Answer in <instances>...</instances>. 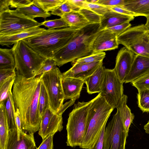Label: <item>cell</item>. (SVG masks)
<instances>
[{
  "instance_id": "obj_52",
  "label": "cell",
  "mask_w": 149,
  "mask_h": 149,
  "mask_svg": "<svg viewBox=\"0 0 149 149\" xmlns=\"http://www.w3.org/2000/svg\"><path fill=\"white\" fill-rule=\"evenodd\" d=\"M146 33H147V34L148 35L149 37V30L146 31Z\"/></svg>"
},
{
  "instance_id": "obj_37",
  "label": "cell",
  "mask_w": 149,
  "mask_h": 149,
  "mask_svg": "<svg viewBox=\"0 0 149 149\" xmlns=\"http://www.w3.org/2000/svg\"><path fill=\"white\" fill-rule=\"evenodd\" d=\"M78 11L85 17L91 24L100 23L102 16L85 8H81Z\"/></svg>"
},
{
  "instance_id": "obj_43",
  "label": "cell",
  "mask_w": 149,
  "mask_h": 149,
  "mask_svg": "<svg viewBox=\"0 0 149 149\" xmlns=\"http://www.w3.org/2000/svg\"><path fill=\"white\" fill-rule=\"evenodd\" d=\"M125 0H98L96 3L103 6L108 7L123 6Z\"/></svg>"
},
{
  "instance_id": "obj_14",
  "label": "cell",
  "mask_w": 149,
  "mask_h": 149,
  "mask_svg": "<svg viewBox=\"0 0 149 149\" xmlns=\"http://www.w3.org/2000/svg\"><path fill=\"white\" fill-rule=\"evenodd\" d=\"M135 55L125 47L121 48L118 53L113 69L123 84L130 70Z\"/></svg>"
},
{
  "instance_id": "obj_11",
  "label": "cell",
  "mask_w": 149,
  "mask_h": 149,
  "mask_svg": "<svg viewBox=\"0 0 149 149\" xmlns=\"http://www.w3.org/2000/svg\"><path fill=\"white\" fill-rule=\"evenodd\" d=\"M102 96L112 107L116 108L123 95V84L113 69H106L100 92Z\"/></svg>"
},
{
  "instance_id": "obj_2",
  "label": "cell",
  "mask_w": 149,
  "mask_h": 149,
  "mask_svg": "<svg viewBox=\"0 0 149 149\" xmlns=\"http://www.w3.org/2000/svg\"><path fill=\"white\" fill-rule=\"evenodd\" d=\"M100 23L90 24L79 29L70 41L59 50L52 59L59 67L77 59L93 54L92 46L96 38L102 31Z\"/></svg>"
},
{
  "instance_id": "obj_27",
  "label": "cell",
  "mask_w": 149,
  "mask_h": 149,
  "mask_svg": "<svg viewBox=\"0 0 149 149\" xmlns=\"http://www.w3.org/2000/svg\"><path fill=\"white\" fill-rule=\"evenodd\" d=\"M16 10L32 19H34V18L37 17H40L45 20L46 18L51 15V13L45 11L33 3L28 6L17 8Z\"/></svg>"
},
{
  "instance_id": "obj_6",
  "label": "cell",
  "mask_w": 149,
  "mask_h": 149,
  "mask_svg": "<svg viewBox=\"0 0 149 149\" xmlns=\"http://www.w3.org/2000/svg\"><path fill=\"white\" fill-rule=\"evenodd\" d=\"M11 49L15 60L16 74L26 78L35 77L47 59L23 40L15 43Z\"/></svg>"
},
{
  "instance_id": "obj_16",
  "label": "cell",
  "mask_w": 149,
  "mask_h": 149,
  "mask_svg": "<svg viewBox=\"0 0 149 149\" xmlns=\"http://www.w3.org/2000/svg\"><path fill=\"white\" fill-rule=\"evenodd\" d=\"M103 63V61L89 63L78 64L62 73L63 77L79 79L83 81L93 74Z\"/></svg>"
},
{
  "instance_id": "obj_38",
  "label": "cell",
  "mask_w": 149,
  "mask_h": 149,
  "mask_svg": "<svg viewBox=\"0 0 149 149\" xmlns=\"http://www.w3.org/2000/svg\"><path fill=\"white\" fill-rule=\"evenodd\" d=\"M83 8L90 10L101 16L104 15L109 11H112L107 7L97 3H92L87 2L85 6Z\"/></svg>"
},
{
  "instance_id": "obj_8",
  "label": "cell",
  "mask_w": 149,
  "mask_h": 149,
  "mask_svg": "<svg viewBox=\"0 0 149 149\" xmlns=\"http://www.w3.org/2000/svg\"><path fill=\"white\" fill-rule=\"evenodd\" d=\"M41 23L30 19L15 10L9 9L0 13V36L17 34L40 27Z\"/></svg>"
},
{
  "instance_id": "obj_48",
  "label": "cell",
  "mask_w": 149,
  "mask_h": 149,
  "mask_svg": "<svg viewBox=\"0 0 149 149\" xmlns=\"http://www.w3.org/2000/svg\"><path fill=\"white\" fill-rule=\"evenodd\" d=\"M9 0H0V13L9 9Z\"/></svg>"
},
{
  "instance_id": "obj_50",
  "label": "cell",
  "mask_w": 149,
  "mask_h": 149,
  "mask_svg": "<svg viewBox=\"0 0 149 149\" xmlns=\"http://www.w3.org/2000/svg\"><path fill=\"white\" fill-rule=\"evenodd\" d=\"M147 19L146 22L144 24L145 28L147 31L149 30V16L146 17Z\"/></svg>"
},
{
  "instance_id": "obj_13",
  "label": "cell",
  "mask_w": 149,
  "mask_h": 149,
  "mask_svg": "<svg viewBox=\"0 0 149 149\" xmlns=\"http://www.w3.org/2000/svg\"><path fill=\"white\" fill-rule=\"evenodd\" d=\"M34 133L22 130L18 138L17 129L9 130L5 149H36Z\"/></svg>"
},
{
  "instance_id": "obj_28",
  "label": "cell",
  "mask_w": 149,
  "mask_h": 149,
  "mask_svg": "<svg viewBox=\"0 0 149 149\" xmlns=\"http://www.w3.org/2000/svg\"><path fill=\"white\" fill-rule=\"evenodd\" d=\"M15 63L12 49H0V70H15Z\"/></svg>"
},
{
  "instance_id": "obj_4",
  "label": "cell",
  "mask_w": 149,
  "mask_h": 149,
  "mask_svg": "<svg viewBox=\"0 0 149 149\" xmlns=\"http://www.w3.org/2000/svg\"><path fill=\"white\" fill-rule=\"evenodd\" d=\"M88 115L89 125L81 148L90 149L98 141L104 127L114 109L100 93L93 99Z\"/></svg>"
},
{
  "instance_id": "obj_44",
  "label": "cell",
  "mask_w": 149,
  "mask_h": 149,
  "mask_svg": "<svg viewBox=\"0 0 149 149\" xmlns=\"http://www.w3.org/2000/svg\"><path fill=\"white\" fill-rule=\"evenodd\" d=\"M54 134H52L43 140L40 146L36 149H53V139Z\"/></svg>"
},
{
  "instance_id": "obj_49",
  "label": "cell",
  "mask_w": 149,
  "mask_h": 149,
  "mask_svg": "<svg viewBox=\"0 0 149 149\" xmlns=\"http://www.w3.org/2000/svg\"><path fill=\"white\" fill-rule=\"evenodd\" d=\"M68 0L70 2L81 8H84L87 3L86 0Z\"/></svg>"
},
{
  "instance_id": "obj_34",
  "label": "cell",
  "mask_w": 149,
  "mask_h": 149,
  "mask_svg": "<svg viewBox=\"0 0 149 149\" xmlns=\"http://www.w3.org/2000/svg\"><path fill=\"white\" fill-rule=\"evenodd\" d=\"M16 75L0 85V103L4 102L7 98L8 92L12 90Z\"/></svg>"
},
{
  "instance_id": "obj_47",
  "label": "cell",
  "mask_w": 149,
  "mask_h": 149,
  "mask_svg": "<svg viewBox=\"0 0 149 149\" xmlns=\"http://www.w3.org/2000/svg\"><path fill=\"white\" fill-rule=\"evenodd\" d=\"M15 120L17 130L18 136H19L20 133L22 130V123L19 112L18 109L15 110Z\"/></svg>"
},
{
  "instance_id": "obj_45",
  "label": "cell",
  "mask_w": 149,
  "mask_h": 149,
  "mask_svg": "<svg viewBox=\"0 0 149 149\" xmlns=\"http://www.w3.org/2000/svg\"><path fill=\"white\" fill-rule=\"evenodd\" d=\"M108 7L112 11L116 13L132 17H136V15L130 11L121 6H112Z\"/></svg>"
},
{
  "instance_id": "obj_24",
  "label": "cell",
  "mask_w": 149,
  "mask_h": 149,
  "mask_svg": "<svg viewBox=\"0 0 149 149\" xmlns=\"http://www.w3.org/2000/svg\"><path fill=\"white\" fill-rule=\"evenodd\" d=\"M127 95H124L116 109L119 111L126 130L128 133L129 127L132 123L134 116L127 105Z\"/></svg>"
},
{
  "instance_id": "obj_51",
  "label": "cell",
  "mask_w": 149,
  "mask_h": 149,
  "mask_svg": "<svg viewBox=\"0 0 149 149\" xmlns=\"http://www.w3.org/2000/svg\"><path fill=\"white\" fill-rule=\"evenodd\" d=\"M86 2L92 3H96L98 0H86Z\"/></svg>"
},
{
  "instance_id": "obj_20",
  "label": "cell",
  "mask_w": 149,
  "mask_h": 149,
  "mask_svg": "<svg viewBox=\"0 0 149 149\" xmlns=\"http://www.w3.org/2000/svg\"><path fill=\"white\" fill-rule=\"evenodd\" d=\"M106 69L102 63L93 74L84 80V83L86 85L87 92L88 94L100 92Z\"/></svg>"
},
{
  "instance_id": "obj_9",
  "label": "cell",
  "mask_w": 149,
  "mask_h": 149,
  "mask_svg": "<svg viewBox=\"0 0 149 149\" xmlns=\"http://www.w3.org/2000/svg\"><path fill=\"white\" fill-rule=\"evenodd\" d=\"M40 76L41 82L48 95L50 109L54 113H56L63 106L64 100L61 82L62 73L57 67Z\"/></svg>"
},
{
  "instance_id": "obj_7",
  "label": "cell",
  "mask_w": 149,
  "mask_h": 149,
  "mask_svg": "<svg viewBox=\"0 0 149 149\" xmlns=\"http://www.w3.org/2000/svg\"><path fill=\"white\" fill-rule=\"evenodd\" d=\"M144 24L130 27L117 36L121 44L134 53L149 58V37Z\"/></svg>"
},
{
  "instance_id": "obj_3",
  "label": "cell",
  "mask_w": 149,
  "mask_h": 149,
  "mask_svg": "<svg viewBox=\"0 0 149 149\" xmlns=\"http://www.w3.org/2000/svg\"><path fill=\"white\" fill-rule=\"evenodd\" d=\"M78 30L70 27L45 29L38 34L22 40L42 57L52 59L56 53L73 38Z\"/></svg>"
},
{
  "instance_id": "obj_25",
  "label": "cell",
  "mask_w": 149,
  "mask_h": 149,
  "mask_svg": "<svg viewBox=\"0 0 149 149\" xmlns=\"http://www.w3.org/2000/svg\"><path fill=\"white\" fill-rule=\"evenodd\" d=\"M9 130L17 129L15 120V110L13 101L12 90L8 92L7 98L4 102Z\"/></svg>"
},
{
  "instance_id": "obj_32",
  "label": "cell",
  "mask_w": 149,
  "mask_h": 149,
  "mask_svg": "<svg viewBox=\"0 0 149 149\" xmlns=\"http://www.w3.org/2000/svg\"><path fill=\"white\" fill-rule=\"evenodd\" d=\"M105 52L93 54L89 56L77 59L71 62L72 66L78 64L89 63L103 61L105 57Z\"/></svg>"
},
{
  "instance_id": "obj_18",
  "label": "cell",
  "mask_w": 149,
  "mask_h": 149,
  "mask_svg": "<svg viewBox=\"0 0 149 149\" xmlns=\"http://www.w3.org/2000/svg\"><path fill=\"white\" fill-rule=\"evenodd\" d=\"M149 71V58L135 55L124 83H131Z\"/></svg>"
},
{
  "instance_id": "obj_10",
  "label": "cell",
  "mask_w": 149,
  "mask_h": 149,
  "mask_svg": "<svg viewBox=\"0 0 149 149\" xmlns=\"http://www.w3.org/2000/svg\"><path fill=\"white\" fill-rule=\"evenodd\" d=\"M105 130L103 149H125L128 136L119 110Z\"/></svg>"
},
{
  "instance_id": "obj_19",
  "label": "cell",
  "mask_w": 149,
  "mask_h": 149,
  "mask_svg": "<svg viewBox=\"0 0 149 149\" xmlns=\"http://www.w3.org/2000/svg\"><path fill=\"white\" fill-rule=\"evenodd\" d=\"M134 18L114 11H109L101 16L100 30L103 31L118 24L130 22Z\"/></svg>"
},
{
  "instance_id": "obj_1",
  "label": "cell",
  "mask_w": 149,
  "mask_h": 149,
  "mask_svg": "<svg viewBox=\"0 0 149 149\" xmlns=\"http://www.w3.org/2000/svg\"><path fill=\"white\" fill-rule=\"evenodd\" d=\"M41 76L27 78L17 74L12 90L15 110L20 114L22 129L30 133L39 130L41 117L38 99Z\"/></svg>"
},
{
  "instance_id": "obj_29",
  "label": "cell",
  "mask_w": 149,
  "mask_h": 149,
  "mask_svg": "<svg viewBox=\"0 0 149 149\" xmlns=\"http://www.w3.org/2000/svg\"><path fill=\"white\" fill-rule=\"evenodd\" d=\"M66 0H33V4L44 10L52 12L63 3Z\"/></svg>"
},
{
  "instance_id": "obj_15",
  "label": "cell",
  "mask_w": 149,
  "mask_h": 149,
  "mask_svg": "<svg viewBox=\"0 0 149 149\" xmlns=\"http://www.w3.org/2000/svg\"><path fill=\"white\" fill-rule=\"evenodd\" d=\"M117 36L107 29L102 31L96 38L92 46L93 54L114 50L118 48Z\"/></svg>"
},
{
  "instance_id": "obj_46",
  "label": "cell",
  "mask_w": 149,
  "mask_h": 149,
  "mask_svg": "<svg viewBox=\"0 0 149 149\" xmlns=\"http://www.w3.org/2000/svg\"><path fill=\"white\" fill-rule=\"evenodd\" d=\"M106 126L102 129L100 136L94 146L90 149H103V138Z\"/></svg>"
},
{
  "instance_id": "obj_35",
  "label": "cell",
  "mask_w": 149,
  "mask_h": 149,
  "mask_svg": "<svg viewBox=\"0 0 149 149\" xmlns=\"http://www.w3.org/2000/svg\"><path fill=\"white\" fill-rule=\"evenodd\" d=\"M131 83L133 86L137 88L138 92L149 89V71Z\"/></svg>"
},
{
  "instance_id": "obj_23",
  "label": "cell",
  "mask_w": 149,
  "mask_h": 149,
  "mask_svg": "<svg viewBox=\"0 0 149 149\" xmlns=\"http://www.w3.org/2000/svg\"><path fill=\"white\" fill-rule=\"evenodd\" d=\"M68 24L69 27L79 29L91 24L85 17L79 11H72L62 17Z\"/></svg>"
},
{
  "instance_id": "obj_42",
  "label": "cell",
  "mask_w": 149,
  "mask_h": 149,
  "mask_svg": "<svg viewBox=\"0 0 149 149\" xmlns=\"http://www.w3.org/2000/svg\"><path fill=\"white\" fill-rule=\"evenodd\" d=\"M16 75L15 70H0V85Z\"/></svg>"
},
{
  "instance_id": "obj_22",
  "label": "cell",
  "mask_w": 149,
  "mask_h": 149,
  "mask_svg": "<svg viewBox=\"0 0 149 149\" xmlns=\"http://www.w3.org/2000/svg\"><path fill=\"white\" fill-rule=\"evenodd\" d=\"M122 7L133 13L136 17L149 16V0H125Z\"/></svg>"
},
{
  "instance_id": "obj_26",
  "label": "cell",
  "mask_w": 149,
  "mask_h": 149,
  "mask_svg": "<svg viewBox=\"0 0 149 149\" xmlns=\"http://www.w3.org/2000/svg\"><path fill=\"white\" fill-rule=\"evenodd\" d=\"M8 129L4 103H0V149H5Z\"/></svg>"
},
{
  "instance_id": "obj_21",
  "label": "cell",
  "mask_w": 149,
  "mask_h": 149,
  "mask_svg": "<svg viewBox=\"0 0 149 149\" xmlns=\"http://www.w3.org/2000/svg\"><path fill=\"white\" fill-rule=\"evenodd\" d=\"M45 29L40 27L32 28L13 35L0 36L1 45L9 46L19 41L38 34Z\"/></svg>"
},
{
  "instance_id": "obj_40",
  "label": "cell",
  "mask_w": 149,
  "mask_h": 149,
  "mask_svg": "<svg viewBox=\"0 0 149 149\" xmlns=\"http://www.w3.org/2000/svg\"><path fill=\"white\" fill-rule=\"evenodd\" d=\"M131 26V23L127 22L118 24L106 29L115 34L117 36L130 27Z\"/></svg>"
},
{
  "instance_id": "obj_17",
  "label": "cell",
  "mask_w": 149,
  "mask_h": 149,
  "mask_svg": "<svg viewBox=\"0 0 149 149\" xmlns=\"http://www.w3.org/2000/svg\"><path fill=\"white\" fill-rule=\"evenodd\" d=\"M61 82L64 100L75 101L79 97L84 83L83 80L62 75Z\"/></svg>"
},
{
  "instance_id": "obj_41",
  "label": "cell",
  "mask_w": 149,
  "mask_h": 149,
  "mask_svg": "<svg viewBox=\"0 0 149 149\" xmlns=\"http://www.w3.org/2000/svg\"><path fill=\"white\" fill-rule=\"evenodd\" d=\"M33 3V0H9V2L10 8L16 9L28 6Z\"/></svg>"
},
{
  "instance_id": "obj_33",
  "label": "cell",
  "mask_w": 149,
  "mask_h": 149,
  "mask_svg": "<svg viewBox=\"0 0 149 149\" xmlns=\"http://www.w3.org/2000/svg\"><path fill=\"white\" fill-rule=\"evenodd\" d=\"M137 98L138 107L143 112H149V89L138 92Z\"/></svg>"
},
{
  "instance_id": "obj_39",
  "label": "cell",
  "mask_w": 149,
  "mask_h": 149,
  "mask_svg": "<svg viewBox=\"0 0 149 149\" xmlns=\"http://www.w3.org/2000/svg\"><path fill=\"white\" fill-rule=\"evenodd\" d=\"M56 61L52 58H47L44 65L36 74L35 77L40 76L50 72L57 67Z\"/></svg>"
},
{
  "instance_id": "obj_30",
  "label": "cell",
  "mask_w": 149,
  "mask_h": 149,
  "mask_svg": "<svg viewBox=\"0 0 149 149\" xmlns=\"http://www.w3.org/2000/svg\"><path fill=\"white\" fill-rule=\"evenodd\" d=\"M49 108H50V106L48 95L42 82L38 99L39 111L41 118L46 110Z\"/></svg>"
},
{
  "instance_id": "obj_5",
  "label": "cell",
  "mask_w": 149,
  "mask_h": 149,
  "mask_svg": "<svg viewBox=\"0 0 149 149\" xmlns=\"http://www.w3.org/2000/svg\"><path fill=\"white\" fill-rule=\"evenodd\" d=\"M92 101L78 102L69 113L66 127L67 146L73 148L81 145L89 126L88 115Z\"/></svg>"
},
{
  "instance_id": "obj_12",
  "label": "cell",
  "mask_w": 149,
  "mask_h": 149,
  "mask_svg": "<svg viewBox=\"0 0 149 149\" xmlns=\"http://www.w3.org/2000/svg\"><path fill=\"white\" fill-rule=\"evenodd\" d=\"M65 111L61 109L54 113L47 109L41 118L38 134L42 140L49 135L61 132L63 129L62 114Z\"/></svg>"
},
{
  "instance_id": "obj_31",
  "label": "cell",
  "mask_w": 149,
  "mask_h": 149,
  "mask_svg": "<svg viewBox=\"0 0 149 149\" xmlns=\"http://www.w3.org/2000/svg\"><path fill=\"white\" fill-rule=\"evenodd\" d=\"M80 8L70 2L68 0H66L61 5L50 13L51 14L61 17L64 14L72 11H78Z\"/></svg>"
},
{
  "instance_id": "obj_36",
  "label": "cell",
  "mask_w": 149,
  "mask_h": 149,
  "mask_svg": "<svg viewBox=\"0 0 149 149\" xmlns=\"http://www.w3.org/2000/svg\"><path fill=\"white\" fill-rule=\"evenodd\" d=\"M41 26H44L48 29H54L63 27H69L68 24L62 17L53 20H45L41 23Z\"/></svg>"
}]
</instances>
